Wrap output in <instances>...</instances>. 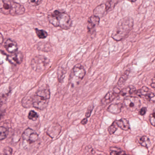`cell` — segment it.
I'll return each instance as SVG.
<instances>
[{
	"label": "cell",
	"mask_w": 155,
	"mask_h": 155,
	"mask_svg": "<svg viewBox=\"0 0 155 155\" xmlns=\"http://www.w3.org/2000/svg\"><path fill=\"white\" fill-rule=\"evenodd\" d=\"M134 21L132 17L127 16L120 20L115 27L111 37L115 41H120L127 37L134 27Z\"/></svg>",
	"instance_id": "cell-1"
},
{
	"label": "cell",
	"mask_w": 155,
	"mask_h": 155,
	"mask_svg": "<svg viewBox=\"0 0 155 155\" xmlns=\"http://www.w3.org/2000/svg\"><path fill=\"white\" fill-rule=\"evenodd\" d=\"M50 96L51 93L48 86L40 88L33 96H31L32 107L40 110H43L48 106Z\"/></svg>",
	"instance_id": "cell-2"
},
{
	"label": "cell",
	"mask_w": 155,
	"mask_h": 155,
	"mask_svg": "<svg viewBox=\"0 0 155 155\" xmlns=\"http://www.w3.org/2000/svg\"><path fill=\"white\" fill-rule=\"evenodd\" d=\"M48 20L51 24L55 27H60L68 30L71 27L72 21L70 15L63 12L55 10L48 16Z\"/></svg>",
	"instance_id": "cell-3"
},
{
	"label": "cell",
	"mask_w": 155,
	"mask_h": 155,
	"mask_svg": "<svg viewBox=\"0 0 155 155\" xmlns=\"http://www.w3.org/2000/svg\"><path fill=\"white\" fill-rule=\"evenodd\" d=\"M25 12L24 7L20 4L12 0H0V12L3 14L20 15Z\"/></svg>",
	"instance_id": "cell-4"
},
{
	"label": "cell",
	"mask_w": 155,
	"mask_h": 155,
	"mask_svg": "<svg viewBox=\"0 0 155 155\" xmlns=\"http://www.w3.org/2000/svg\"><path fill=\"white\" fill-rule=\"evenodd\" d=\"M86 72L84 68L80 64H77L74 66L70 74L69 81L73 86L78 85L82 81L85 75Z\"/></svg>",
	"instance_id": "cell-5"
},
{
	"label": "cell",
	"mask_w": 155,
	"mask_h": 155,
	"mask_svg": "<svg viewBox=\"0 0 155 155\" xmlns=\"http://www.w3.org/2000/svg\"><path fill=\"white\" fill-rule=\"evenodd\" d=\"M50 63V60L43 55H37L33 58L31 66L34 71L38 72L43 71Z\"/></svg>",
	"instance_id": "cell-6"
},
{
	"label": "cell",
	"mask_w": 155,
	"mask_h": 155,
	"mask_svg": "<svg viewBox=\"0 0 155 155\" xmlns=\"http://www.w3.org/2000/svg\"><path fill=\"white\" fill-rule=\"evenodd\" d=\"M125 106L129 111L134 112L138 110L141 106V101L136 97L127 96L124 99Z\"/></svg>",
	"instance_id": "cell-7"
},
{
	"label": "cell",
	"mask_w": 155,
	"mask_h": 155,
	"mask_svg": "<svg viewBox=\"0 0 155 155\" xmlns=\"http://www.w3.org/2000/svg\"><path fill=\"white\" fill-rule=\"evenodd\" d=\"M137 94L144 100L152 103L155 102V95L147 87L143 86L141 89L137 90Z\"/></svg>",
	"instance_id": "cell-8"
},
{
	"label": "cell",
	"mask_w": 155,
	"mask_h": 155,
	"mask_svg": "<svg viewBox=\"0 0 155 155\" xmlns=\"http://www.w3.org/2000/svg\"><path fill=\"white\" fill-rule=\"evenodd\" d=\"M23 140L30 144L36 142L38 139V135L35 131L31 128H28L22 135Z\"/></svg>",
	"instance_id": "cell-9"
},
{
	"label": "cell",
	"mask_w": 155,
	"mask_h": 155,
	"mask_svg": "<svg viewBox=\"0 0 155 155\" xmlns=\"http://www.w3.org/2000/svg\"><path fill=\"white\" fill-rule=\"evenodd\" d=\"M120 92L121 91L119 90V88L117 87H115L113 91H109L107 93L104 97L101 100V103L105 105L108 104L109 103L112 102L117 97V96Z\"/></svg>",
	"instance_id": "cell-10"
},
{
	"label": "cell",
	"mask_w": 155,
	"mask_h": 155,
	"mask_svg": "<svg viewBox=\"0 0 155 155\" xmlns=\"http://www.w3.org/2000/svg\"><path fill=\"white\" fill-rule=\"evenodd\" d=\"M100 18L93 15L90 16L87 21V29L89 33L93 34L99 24Z\"/></svg>",
	"instance_id": "cell-11"
},
{
	"label": "cell",
	"mask_w": 155,
	"mask_h": 155,
	"mask_svg": "<svg viewBox=\"0 0 155 155\" xmlns=\"http://www.w3.org/2000/svg\"><path fill=\"white\" fill-rule=\"evenodd\" d=\"M111 4L110 3L102 4L97 6L94 11V15L98 16L99 18L103 17L110 9Z\"/></svg>",
	"instance_id": "cell-12"
},
{
	"label": "cell",
	"mask_w": 155,
	"mask_h": 155,
	"mask_svg": "<svg viewBox=\"0 0 155 155\" xmlns=\"http://www.w3.org/2000/svg\"><path fill=\"white\" fill-rule=\"evenodd\" d=\"M23 59V55L21 52H16L7 56V60L12 64L16 65L21 63Z\"/></svg>",
	"instance_id": "cell-13"
},
{
	"label": "cell",
	"mask_w": 155,
	"mask_h": 155,
	"mask_svg": "<svg viewBox=\"0 0 155 155\" xmlns=\"http://www.w3.org/2000/svg\"><path fill=\"white\" fill-rule=\"evenodd\" d=\"M61 127L58 124H54L51 126L47 132V135L51 138H53L59 135L61 133Z\"/></svg>",
	"instance_id": "cell-14"
},
{
	"label": "cell",
	"mask_w": 155,
	"mask_h": 155,
	"mask_svg": "<svg viewBox=\"0 0 155 155\" xmlns=\"http://www.w3.org/2000/svg\"><path fill=\"white\" fill-rule=\"evenodd\" d=\"M4 47L6 51L11 53H16L18 50L16 43L10 39H8L5 43Z\"/></svg>",
	"instance_id": "cell-15"
},
{
	"label": "cell",
	"mask_w": 155,
	"mask_h": 155,
	"mask_svg": "<svg viewBox=\"0 0 155 155\" xmlns=\"http://www.w3.org/2000/svg\"><path fill=\"white\" fill-rule=\"evenodd\" d=\"M123 107V104L121 103L112 104L108 107L107 110L110 113L114 114H117L121 112Z\"/></svg>",
	"instance_id": "cell-16"
},
{
	"label": "cell",
	"mask_w": 155,
	"mask_h": 155,
	"mask_svg": "<svg viewBox=\"0 0 155 155\" xmlns=\"http://www.w3.org/2000/svg\"><path fill=\"white\" fill-rule=\"evenodd\" d=\"M116 122L118 127H120L122 130L127 131L130 129V124L127 119L122 118L120 120H117Z\"/></svg>",
	"instance_id": "cell-17"
},
{
	"label": "cell",
	"mask_w": 155,
	"mask_h": 155,
	"mask_svg": "<svg viewBox=\"0 0 155 155\" xmlns=\"http://www.w3.org/2000/svg\"><path fill=\"white\" fill-rule=\"evenodd\" d=\"M136 91V88L133 85H130L123 89L120 92V95L122 96H126L128 95L132 94Z\"/></svg>",
	"instance_id": "cell-18"
},
{
	"label": "cell",
	"mask_w": 155,
	"mask_h": 155,
	"mask_svg": "<svg viewBox=\"0 0 155 155\" xmlns=\"http://www.w3.org/2000/svg\"><path fill=\"white\" fill-rule=\"evenodd\" d=\"M139 143L142 146L148 147L151 145L150 139L147 137L143 136L139 139Z\"/></svg>",
	"instance_id": "cell-19"
},
{
	"label": "cell",
	"mask_w": 155,
	"mask_h": 155,
	"mask_svg": "<svg viewBox=\"0 0 155 155\" xmlns=\"http://www.w3.org/2000/svg\"><path fill=\"white\" fill-rule=\"evenodd\" d=\"M129 73H130V71L127 70L122 74V76H121V77L119 78V80H118V83H117V84L118 85H122L123 84L125 83L126 81L128 78Z\"/></svg>",
	"instance_id": "cell-20"
},
{
	"label": "cell",
	"mask_w": 155,
	"mask_h": 155,
	"mask_svg": "<svg viewBox=\"0 0 155 155\" xmlns=\"http://www.w3.org/2000/svg\"><path fill=\"white\" fill-rule=\"evenodd\" d=\"M38 48L39 50L44 51L48 52L51 51V46L50 45L46 43H40L38 44Z\"/></svg>",
	"instance_id": "cell-21"
},
{
	"label": "cell",
	"mask_w": 155,
	"mask_h": 155,
	"mask_svg": "<svg viewBox=\"0 0 155 155\" xmlns=\"http://www.w3.org/2000/svg\"><path fill=\"white\" fill-rule=\"evenodd\" d=\"M110 150V155H127L124 151L120 148L111 147Z\"/></svg>",
	"instance_id": "cell-22"
},
{
	"label": "cell",
	"mask_w": 155,
	"mask_h": 155,
	"mask_svg": "<svg viewBox=\"0 0 155 155\" xmlns=\"http://www.w3.org/2000/svg\"><path fill=\"white\" fill-rule=\"evenodd\" d=\"M65 74H66V71L64 68L61 67L58 68V71H57V75H58V79L59 82H63L64 79Z\"/></svg>",
	"instance_id": "cell-23"
},
{
	"label": "cell",
	"mask_w": 155,
	"mask_h": 155,
	"mask_svg": "<svg viewBox=\"0 0 155 155\" xmlns=\"http://www.w3.org/2000/svg\"><path fill=\"white\" fill-rule=\"evenodd\" d=\"M9 131L6 127H0V141L4 140L7 137Z\"/></svg>",
	"instance_id": "cell-24"
},
{
	"label": "cell",
	"mask_w": 155,
	"mask_h": 155,
	"mask_svg": "<svg viewBox=\"0 0 155 155\" xmlns=\"http://www.w3.org/2000/svg\"><path fill=\"white\" fill-rule=\"evenodd\" d=\"M35 32L37 36L40 39H45L48 36V33L47 32L45 31L44 30H39V29H35Z\"/></svg>",
	"instance_id": "cell-25"
},
{
	"label": "cell",
	"mask_w": 155,
	"mask_h": 155,
	"mask_svg": "<svg viewBox=\"0 0 155 155\" xmlns=\"http://www.w3.org/2000/svg\"><path fill=\"white\" fill-rule=\"evenodd\" d=\"M118 126L116 124V122L115 121L114 123L112 124L110 126H109L108 128V132L110 135L113 134L115 133L116 131L117 130L118 128Z\"/></svg>",
	"instance_id": "cell-26"
},
{
	"label": "cell",
	"mask_w": 155,
	"mask_h": 155,
	"mask_svg": "<svg viewBox=\"0 0 155 155\" xmlns=\"http://www.w3.org/2000/svg\"><path fill=\"white\" fill-rule=\"evenodd\" d=\"M28 117L30 120L34 121H36L38 119L39 116H38V114L34 111H31L29 113Z\"/></svg>",
	"instance_id": "cell-27"
},
{
	"label": "cell",
	"mask_w": 155,
	"mask_h": 155,
	"mask_svg": "<svg viewBox=\"0 0 155 155\" xmlns=\"http://www.w3.org/2000/svg\"><path fill=\"white\" fill-rule=\"evenodd\" d=\"M7 55L2 51H0V65L2 64L4 62L7 60Z\"/></svg>",
	"instance_id": "cell-28"
},
{
	"label": "cell",
	"mask_w": 155,
	"mask_h": 155,
	"mask_svg": "<svg viewBox=\"0 0 155 155\" xmlns=\"http://www.w3.org/2000/svg\"><path fill=\"white\" fill-rule=\"evenodd\" d=\"M12 148L10 147H6L4 148L3 153L5 155H12Z\"/></svg>",
	"instance_id": "cell-29"
},
{
	"label": "cell",
	"mask_w": 155,
	"mask_h": 155,
	"mask_svg": "<svg viewBox=\"0 0 155 155\" xmlns=\"http://www.w3.org/2000/svg\"><path fill=\"white\" fill-rule=\"evenodd\" d=\"M149 117L151 124L155 127V109H154L153 113L150 114Z\"/></svg>",
	"instance_id": "cell-30"
},
{
	"label": "cell",
	"mask_w": 155,
	"mask_h": 155,
	"mask_svg": "<svg viewBox=\"0 0 155 155\" xmlns=\"http://www.w3.org/2000/svg\"><path fill=\"white\" fill-rule=\"evenodd\" d=\"M93 109H94V106H93V105H90L88 107L87 109V111L86 113L85 116L86 118H88V117L90 116Z\"/></svg>",
	"instance_id": "cell-31"
},
{
	"label": "cell",
	"mask_w": 155,
	"mask_h": 155,
	"mask_svg": "<svg viewBox=\"0 0 155 155\" xmlns=\"http://www.w3.org/2000/svg\"><path fill=\"white\" fill-rule=\"evenodd\" d=\"M42 0H29V3L33 6H37L41 2Z\"/></svg>",
	"instance_id": "cell-32"
},
{
	"label": "cell",
	"mask_w": 155,
	"mask_h": 155,
	"mask_svg": "<svg viewBox=\"0 0 155 155\" xmlns=\"http://www.w3.org/2000/svg\"><path fill=\"white\" fill-rule=\"evenodd\" d=\"M146 112V107H143V108H141V110H140V112H139V114H140V115H141L143 116L145 114Z\"/></svg>",
	"instance_id": "cell-33"
},
{
	"label": "cell",
	"mask_w": 155,
	"mask_h": 155,
	"mask_svg": "<svg viewBox=\"0 0 155 155\" xmlns=\"http://www.w3.org/2000/svg\"><path fill=\"white\" fill-rule=\"evenodd\" d=\"M87 118H84L83 120L81 121V124L83 125H85L87 123Z\"/></svg>",
	"instance_id": "cell-34"
},
{
	"label": "cell",
	"mask_w": 155,
	"mask_h": 155,
	"mask_svg": "<svg viewBox=\"0 0 155 155\" xmlns=\"http://www.w3.org/2000/svg\"><path fill=\"white\" fill-rule=\"evenodd\" d=\"M3 41V37L2 34L0 33V45L2 43Z\"/></svg>",
	"instance_id": "cell-35"
},
{
	"label": "cell",
	"mask_w": 155,
	"mask_h": 155,
	"mask_svg": "<svg viewBox=\"0 0 155 155\" xmlns=\"http://www.w3.org/2000/svg\"><path fill=\"white\" fill-rule=\"evenodd\" d=\"M152 83H155V74L154 77L152 79Z\"/></svg>",
	"instance_id": "cell-36"
},
{
	"label": "cell",
	"mask_w": 155,
	"mask_h": 155,
	"mask_svg": "<svg viewBox=\"0 0 155 155\" xmlns=\"http://www.w3.org/2000/svg\"><path fill=\"white\" fill-rule=\"evenodd\" d=\"M137 0H131V2H136Z\"/></svg>",
	"instance_id": "cell-37"
}]
</instances>
